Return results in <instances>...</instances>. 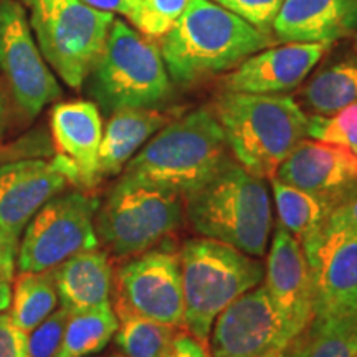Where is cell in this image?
I'll return each instance as SVG.
<instances>
[{"instance_id": "5bb4252c", "label": "cell", "mask_w": 357, "mask_h": 357, "mask_svg": "<svg viewBox=\"0 0 357 357\" xmlns=\"http://www.w3.org/2000/svg\"><path fill=\"white\" fill-rule=\"evenodd\" d=\"M56 155L53 162L71 185L91 190L101 181L98 155L102 139L100 108L93 101L58 102L50 114Z\"/></svg>"}, {"instance_id": "f546056e", "label": "cell", "mask_w": 357, "mask_h": 357, "mask_svg": "<svg viewBox=\"0 0 357 357\" xmlns=\"http://www.w3.org/2000/svg\"><path fill=\"white\" fill-rule=\"evenodd\" d=\"M70 312L55 310L43 323L29 333V357H55L63 341L65 326Z\"/></svg>"}, {"instance_id": "ffe728a7", "label": "cell", "mask_w": 357, "mask_h": 357, "mask_svg": "<svg viewBox=\"0 0 357 357\" xmlns=\"http://www.w3.org/2000/svg\"><path fill=\"white\" fill-rule=\"evenodd\" d=\"M60 307L70 314L109 305L113 293V266L100 248L68 258L53 270Z\"/></svg>"}, {"instance_id": "836d02e7", "label": "cell", "mask_w": 357, "mask_h": 357, "mask_svg": "<svg viewBox=\"0 0 357 357\" xmlns=\"http://www.w3.org/2000/svg\"><path fill=\"white\" fill-rule=\"evenodd\" d=\"M354 227H357V195L354 199H351L349 202L339 205L337 208H334L331 215L328 218V222H326L323 234L324 231L339 230V229H354Z\"/></svg>"}, {"instance_id": "277c9868", "label": "cell", "mask_w": 357, "mask_h": 357, "mask_svg": "<svg viewBox=\"0 0 357 357\" xmlns=\"http://www.w3.org/2000/svg\"><path fill=\"white\" fill-rule=\"evenodd\" d=\"M229 158L213 111L199 108L155 132L126 164L119 181L162 187L184 197Z\"/></svg>"}, {"instance_id": "7c38bea8", "label": "cell", "mask_w": 357, "mask_h": 357, "mask_svg": "<svg viewBox=\"0 0 357 357\" xmlns=\"http://www.w3.org/2000/svg\"><path fill=\"white\" fill-rule=\"evenodd\" d=\"M296 339L268 296L265 284H258L217 316L208 351L212 357H253Z\"/></svg>"}, {"instance_id": "b9f144b4", "label": "cell", "mask_w": 357, "mask_h": 357, "mask_svg": "<svg viewBox=\"0 0 357 357\" xmlns=\"http://www.w3.org/2000/svg\"><path fill=\"white\" fill-rule=\"evenodd\" d=\"M134 2H137V0H134Z\"/></svg>"}, {"instance_id": "6da1fadb", "label": "cell", "mask_w": 357, "mask_h": 357, "mask_svg": "<svg viewBox=\"0 0 357 357\" xmlns=\"http://www.w3.org/2000/svg\"><path fill=\"white\" fill-rule=\"evenodd\" d=\"M273 43L275 35L261 32L212 0H190L162 37L160 55L171 82L190 88L236 68Z\"/></svg>"}, {"instance_id": "83f0119b", "label": "cell", "mask_w": 357, "mask_h": 357, "mask_svg": "<svg viewBox=\"0 0 357 357\" xmlns=\"http://www.w3.org/2000/svg\"><path fill=\"white\" fill-rule=\"evenodd\" d=\"M307 136L337 147L349 159L357 176V105L333 116H310Z\"/></svg>"}, {"instance_id": "3957f363", "label": "cell", "mask_w": 357, "mask_h": 357, "mask_svg": "<svg viewBox=\"0 0 357 357\" xmlns=\"http://www.w3.org/2000/svg\"><path fill=\"white\" fill-rule=\"evenodd\" d=\"M212 111L231 158L261 178L275 177L281 162L307 136L310 116L291 96L222 91Z\"/></svg>"}, {"instance_id": "ba28073f", "label": "cell", "mask_w": 357, "mask_h": 357, "mask_svg": "<svg viewBox=\"0 0 357 357\" xmlns=\"http://www.w3.org/2000/svg\"><path fill=\"white\" fill-rule=\"evenodd\" d=\"M184 217V199L162 187L118 181L96 212L100 243L111 255H139L176 231Z\"/></svg>"}, {"instance_id": "52a82bcc", "label": "cell", "mask_w": 357, "mask_h": 357, "mask_svg": "<svg viewBox=\"0 0 357 357\" xmlns=\"http://www.w3.org/2000/svg\"><path fill=\"white\" fill-rule=\"evenodd\" d=\"M47 63L70 88L78 89L100 58L114 13L82 0H19Z\"/></svg>"}, {"instance_id": "d6a6232c", "label": "cell", "mask_w": 357, "mask_h": 357, "mask_svg": "<svg viewBox=\"0 0 357 357\" xmlns=\"http://www.w3.org/2000/svg\"><path fill=\"white\" fill-rule=\"evenodd\" d=\"M167 357H212L207 344L192 336L190 333H178Z\"/></svg>"}, {"instance_id": "4fadbf2b", "label": "cell", "mask_w": 357, "mask_h": 357, "mask_svg": "<svg viewBox=\"0 0 357 357\" xmlns=\"http://www.w3.org/2000/svg\"><path fill=\"white\" fill-rule=\"evenodd\" d=\"M312 318L357 314V227L324 231L307 250Z\"/></svg>"}, {"instance_id": "8fae6325", "label": "cell", "mask_w": 357, "mask_h": 357, "mask_svg": "<svg viewBox=\"0 0 357 357\" xmlns=\"http://www.w3.org/2000/svg\"><path fill=\"white\" fill-rule=\"evenodd\" d=\"M0 71L30 118L61 96L60 84L35 42L19 0H0Z\"/></svg>"}, {"instance_id": "8992f818", "label": "cell", "mask_w": 357, "mask_h": 357, "mask_svg": "<svg viewBox=\"0 0 357 357\" xmlns=\"http://www.w3.org/2000/svg\"><path fill=\"white\" fill-rule=\"evenodd\" d=\"M86 82L89 96L108 116L126 108H158L172 96L158 45L119 19Z\"/></svg>"}, {"instance_id": "8d00e7d4", "label": "cell", "mask_w": 357, "mask_h": 357, "mask_svg": "<svg viewBox=\"0 0 357 357\" xmlns=\"http://www.w3.org/2000/svg\"><path fill=\"white\" fill-rule=\"evenodd\" d=\"M253 357H307V344H306V334L305 336L298 337L291 344L280 347V349H273L263 352V354L253 356Z\"/></svg>"}, {"instance_id": "d4e9b609", "label": "cell", "mask_w": 357, "mask_h": 357, "mask_svg": "<svg viewBox=\"0 0 357 357\" xmlns=\"http://www.w3.org/2000/svg\"><path fill=\"white\" fill-rule=\"evenodd\" d=\"M119 319L113 305L70 314L63 341L55 357H88L108 346L118 331Z\"/></svg>"}, {"instance_id": "44dd1931", "label": "cell", "mask_w": 357, "mask_h": 357, "mask_svg": "<svg viewBox=\"0 0 357 357\" xmlns=\"http://www.w3.org/2000/svg\"><path fill=\"white\" fill-rule=\"evenodd\" d=\"M171 123L158 108H126L109 114L98 155L100 178L118 176L155 132Z\"/></svg>"}, {"instance_id": "ac0fdd59", "label": "cell", "mask_w": 357, "mask_h": 357, "mask_svg": "<svg viewBox=\"0 0 357 357\" xmlns=\"http://www.w3.org/2000/svg\"><path fill=\"white\" fill-rule=\"evenodd\" d=\"M276 178L323 199L334 208L357 195V176L337 147L303 139L281 162Z\"/></svg>"}, {"instance_id": "4316f807", "label": "cell", "mask_w": 357, "mask_h": 357, "mask_svg": "<svg viewBox=\"0 0 357 357\" xmlns=\"http://www.w3.org/2000/svg\"><path fill=\"white\" fill-rule=\"evenodd\" d=\"M306 344L307 357H356L357 314L312 318Z\"/></svg>"}, {"instance_id": "74e56055", "label": "cell", "mask_w": 357, "mask_h": 357, "mask_svg": "<svg viewBox=\"0 0 357 357\" xmlns=\"http://www.w3.org/2000/svg\"><path fill=\"white\" fill-rule=\"evenodd\" d=\"M10 301H12L10 280L6 278L3 275H0V312H3L10 307Z\"/></svg>"}, {"instance_id": "f35d334b", "label": "cell", "mask_w": 357, "mask_h": 357, "mask_svg": "<svg viewBox=\"0 0 357 357\" xmlns=\"http://www.w3.org/2000/svg\"><path fill=\"white\" fill-rule=\"evenodd\" d=\"M3 129H6V100L0 93V137H2Z\"/></svg>"}, {"instance_id": "9a60e30c", "label": "cell", "mask_w": 357, "mask_h": 357, "mask_svg": "<svg viewBox=\"0 0 357 357\" xmlns=\"http://www.w3.org/2000/svg\"><path fill=\"white\" fill-rule=\"evenodd\" d=\"M333 43H284L243 60L222 78L223 91L283 95L300 88Z\"/></svg>"}, {"instance_id": "1f68e13d", "label": "cell", "mask_w": 357, "mask_h": 357, "mask_svg": "<svg viewBox=\"0 0 357 357\" xmlns=\"http://www.w3.org/2000/svg\"><path fill=\"white\" fill-rule=\"evenodd\" d=\"M0 357H29V334L13 323L8 312H0Z\"/></svg>"}, {"instance_id": "d6986e66", "label": "cell", "mask_w": 357, "mask_h": 357, "mask_svg": "<svg viewBox=\"0 0 357 357\" xmlns=\"http://www.w3.org/2000/svg\"><path fill=\"white\" fill-rule=\"evenodd\" d=\"M271 30L284 43H334L357 30V0H284Z\"/></svg>"}, {"instance_id": "f1b7e54d", "label": "cell", "mask_w": 357, "mask_h": 357, "mask_svg": "<svg viewBox=\"0 0 357 357\" xmlns=\"http://www.w3.org/2000/svg\"><path fill=\"white\" fill-rule=\"evenodd\" d=\"M190 0H137L128 19L147 38H162L181 19Z\"/></svg>"}, {"instance_id": "cb8c5ba5", "label": "cell", "mask_w": 357, "mask_h": 357, "mask_svg": "<svg viewBox=\"0 0 357 357\" xmlns=\"http://www.w3.org/2000/svg\"><path fill=\"white\" fill-rule=\"evenodd\" d=\"M58 305L53 270L48 271H20L13 281L10 318L22 331L29 334L40 323H43Z\"/></svg>"}, {"instance_id": "603a6c76", "label": "cell", "mask_w": 357, "mask_h": 357, "mask_svg": "<svg viewBox=\"0 0 357 357\" xmlns=\"http://www.w3.org/2000/svg\"><path fill=\"white\" fill-rule=\"evenodd\" d=\"M271 192L278 212V223L291 234L305 252L318 242L329 215L334 211L326 200L296 189V187L271 177Z\"/></svg>"}, {"instance_id": "d590c367", "label": "cell", "mask_w": 357, "mask_h": 357, "mask_svg": "<svg viewBox=\"0 0 357 357\" xmlns=\"http://www.w3.org/2000/svg\"><path fill=\"white\" fill-rule=\"evenodd\" d=\"M83 3H86L88 7L96 8L101 12H109V13H123V15H129L131 10L137 2L134 0H82Z\"/></svg>"}, {"instance_id": "e0dca14e", "label": "cell", "mask_w": 357, "mask_h": 357, "mask_svg": "<svg viewBox=\"0 0 357 357\" xmlns=\"http://www.w3.org/2000/svg\"><path fill=\"white\" fill-rule=\"evenodd\" d=\"M68 184L53 159H24L0 166V229L13 245L19 247L35 213Z\"/></svg>"}, {"instance_id": "e575fe53", "label": "cell", "mask_w": 357, "mask_h": 357, "mask_svg": "<svg viewBox=\"0 0 357 357\" xmlns=\"http://www.w3.org/2000/svg\"><path fill=\"white\" fill-rule=\"evenodd\" d=\"M17 250L19 247L13 245L8 236L0 229V275L8 280H13L17 270Z\"/></svg>"}, {"instance_id": "4dcf8cb0", "label": "cell", "mask_w": 357, "mask_h": 357, "mask_svg": "<svg viewBox=\"0 0 357 357\" xmlns=\"http://www.w3.org/2000/svg\"><path fill=\"white\" fill-rule=\"evenodd\" d=\"M213 2L248 22L250 25L257 26L261 32L271 33V26L284 0H213Z\"/></svg>"}, {"instance_id": "5b68a950", "label": "cell", "mask_w": 357, "mask_h": 357, "mask_svg": "<svg viewBox=\"0 0 357 357\" xmlns=\"http://www.w3.org/2000/svg\"><path fill=\"white\" fill-rule=\"evenodd\" d=\"M184 328L204 344L217 316L260 284L265 268L255 257L212 238H192L181 252Z\"/></svg>"}, {"instance_id": "ab89813d", "label": "cell", "mask_w": 357, "mask_h": 357, "mask_svg": "<svg viewBox=\"0 0 357 357\" xmlns=\"http://www.w3.org/2000/svg\"><path fill=\"white\" fill-rule=\"evenodd\" d=\"M109 357H128V356H124V354H121V352H119V354H111Z\"/></svg>"}, {"instance_id": "2e32d148", "label": "cell", "mask_w": 357, "mask_h": 357, "mask_svg": "<svg viewBox=\"0 0 357 357\" xmlns=\"http://www.w3.org/2000/svg\"><path fill=\"white\" fill-rule=\"evenodd\" d=\"M270 243L265 271L268 296L294 336H305L312 321L310 261L301 243L280 223Z\"/></svg>"}, {"instance_id": "60d3db41", "label": "cell", "mask_w": 357, "mask_h": 357, "mask_svg": "<svg viewBox=\"0 0 357 357\" xmlns=\"http://www.w3.org/2000/svg\"><path fill=\"white\" fill-rule=\"evenodd\" d=\"M354 48H356V52H357V33L354 35Z\"/></svg>"}, {"instance_id": "9c48e42d", "label": "cell", "mask_w": 357, "mask_h": 357, "mask_svg": "<svg viewBox=\"0 0 357 357\" xmlns=\"http://www.w3.org/2000/svg\"><path fill=\"white\" fill-rule=\"evenodd\" d=\"M98 208V199L82 190L48 200L25 227L17 250L19 271L55 270L78 253L100 248Z\"/></svg>"}, {"instance_id": "7402d4cb", "label": "cell", "mask_w": 357, "mask_h": 357, "mask_svg": "<svg viewBox=\"0 0 357 357\" xmlns=\"http://www.w3.org/2000/svg\"><path fill=\"white\" fill-rule=\"evenodd\" d=\"M294 101L310 116H333L357 105V56L324 65L301 84Z\"/></svg>"}, {"instance_id": "30bf717a", "label": "cell", "mask_w": 357, "mask_h": 357, "mask_svg": "<svg viewBox=\"0 0 357 357\" xmlns=\"http://www.w3.org/2000/svg\"><path fill=\"white\" fill-rule=\"evenodd\" d=\"M114 312H131L184 328L181 258L171 247H153L118 268L113 276Z\"/></svg>"}, {"instance_id": "484cf974", "label": "cell", "mask_w": 357, "mask_h": 357, "mask_svg": "<svg viewBox=\"0 0 357 357\" xmlns=\"http://www.w3.org/2000/svg\"><path fill=\"white\" fill-rule=\"evenodd\" d=\"M119 319L114 344L128 357H167L172 349L178 328L167 326L142 316L123 312Z\"/></svg>"}, {"instance_id": "7a4b0ae2", "label": "cell", "mask_w": 357, "mask_h": 357, "mask_svg": "<svg viewBox=\"0 0 357 357\" xmlns=\"http://www.w3.org/2000/svg\"><path fill=\"white\" fill-rule=\"evenodd\" d=\"M182 199L197 234L255 258L266 253L273 229L270 190L265 178L253 176L231 155Z\"/></svg>"}]
</instances>
